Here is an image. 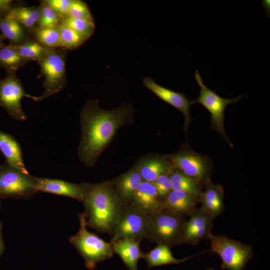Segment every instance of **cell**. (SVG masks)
<instances>
[{"label":"cell","mask_w":270,"mask_h":270,"mask_svg":"<svg viewBox=\"0 0 270 270\" xmlns=\"http://www.w3.org/2000/svg\"><path fill=\"white\" fill-rule=\"evenodd\" d=\"M142 82L144 87L152 92L160 100L182 113L184 117V128L187 135L189 124L192 121V118L190 114L192 101L189 100L184 94L176 92L159 85L151 78L145 77Z\"/></svg>","instance_id":"13"},{"label":"cell","mask_w":270,"mask_h":270,"mask_svg":"<svg viewBox=\"0 0 270 270\" xmlns=\"http://www.w3.org/2000/svg\"><path fill=\"white\" fill-rule=\"evenodd\" d=\"M206 270H214L212 268H208V269H207Z\"/></svg>","instance_id":"39"},{"label":"cell","mask_w":270,"mask_h":270,"mask_svg":"<svg viewBox=\"0 0 270 270\" xmlns=\"http://www.w3.org/2000/svg\"><path fill=\"white\" fill-rule=\"evenodd\" d=\"M147 214L132 208L124 206L114 228L111 244L122 240H132L141 242L146 238Z\"/></svg>","instance_id":"11"},{"label":"cell","mask_w":270,"mask_h":270,"mask_svg":"<svg viewBox=\"0 0 270 270\" xmlns=\"http://www.w3.org/2000/svg\"><path fill=\"white\" fill-rule=\"evenodd\" d=\"M38 8L40 17L38 27L54 28L61 24L62 17L52 8L41 2Z\"/></svg>","instance_id":"31"},{"label":"cell","mask_w":270,"mask_h":270,"mask_svg":"<svg viewBox=\"0 0 270 270\" xmlns=\"http://www.w3.org/2000/svg\"><path fill=\"white\" fill-rule=\"evenodd\" d=\"M184 224L180 244L196 246L203 239H208L212 232L213 218L201 206L197 208Z\"/></svg>","instance_id":"12"},{"label":"cell","mask_w":270,"mask_h":270,"mask_svg":"<svg viewBox=\"0 0 270 270\" xmlns=\"http://www.w3.org/2000/svg\"><path fill=\"white\" fill-rule=\"evenodd\" d=\"M28 62L22 58L12 46L4 45L0 48V68L4 69L7 74H16Z\"/></svg>","instance_id":"26"},{"label":"cell","mask_w":270,"mask_h":270,"mask_svg":"<svg viewBox=\"0 0 270 270\" xmlns=\"http://www.w3.org/2000/svg\"><path fill=\"white\" fill-rule=\"evenodd\" d=\"M78 218L79 230L70 237V242L84 259L85 266L94 270L98 262L113 256L112 246L88 230L87 214L85 212L80 214Z\"/></svg>","instance_id":"3"},{"label":"cell","mask_w":270,"mask_h":270,"mask_svg":"<svg viewBox=\"0 0 270 270\" xmlns=\"http://www.w3.org/2000/svg\"><path fill=\"white\" fill-rule=\"evenodd\" d=\"M58 28L60 34V47L66 50L76 49L87 40L76 32L62 23Z\"/></svg>","instance_id":"28"},{"label":"cell","mask_w":270,"mask_h":270,"mask_svg":"<svg viewBox=\"0 0 270 270\" xmlns=\"http://www.w3.org/2000/svg\"><path fill=\"white\" fill-rule=\"evenodd\" d=\"M140 244L138 241L126 240L118 241L112 246L114 252L119 255L129 270H138V262L143 254Z\"/></svg>","instance_id":"21"},{"label":"cell","mask_w":270,"mask_h":270,"mask_svg":"<svg viewBox=\"0 0 270 270\" xmlns=\"http://www.w3.org/2000/svg\"><path fill=\"white\" fill-rule=\"evenodd\" d=\"M2 224L0 222V240H2Z\"/></svg>","instance_id":"38"},{"label":"cell","mask_w":270,"mask_h":270,"mask_svg":"<svg viewBox=\"0 0 270 270\" xmlns=\"http://www.w3.org/2000/svg\"><path fill=\"white\" fill-rule=\"evenodd\" d=\"M8 16L20 23L29 34H32L38 26L40 11L38 6L14 4Z\"/></svg>","instance_id":"23"},{"label":"cell","mask_w":270,"mask_h":270,"mask_svg":"<svg viewBox=\"0 0 270 270\" xmlns=\"http://www.w3.org/2000/svg\"><path fill=\"white\" fill-rule=\"evenodd\" d=\"M4 246L2 240H0V256L4 250Z\"/></svg>","instance_id":"36"},{"label":"cell","mask_w":270,"mask_h":270,"mask_svg":"<svg viewBox=\"0 0 270 270\" xmlns=\"http://www.w3.org/2000/svg\"><path fill=\"white\" fill-rule=\"evenodd\" d=\"M36 188L39 192L69 196L81 201L82 188L80 184L62 180L35 177Z\"/></svg>","instance_id":"18"},{"label":"cell","mask_w":270,"mask_h":270,"mask_svg":"<svg viewBox=\"0 0 270 270\" xmlns=\"http://www.w3.org/2000/svg\"><path fill=\"white\" fill-rule=\"evenodd\" d=\"M66 50L50 48L38 61L44 92L41 100L60 92L66 84Z\"/></svg>","instance_id":"5"},{"label":"cell","mask_w":270,"mask_h":270,"mask_svg":"<svg viewBox=\"0 0 270 270\" xmlns=\"http://www.w3.org/2000/svg\"><path fill=\"white\" fill-rule=\"evenodd\" d=\"M82 202L87 214L86 226L98 232L112 236L124 205L110 181L82 182Z\"/></svg>","instance_id":"2"},{"label":"cell","mask_w":270,"mask_h":270,"mask_svg":"<svg viewBox=\"0 0 270 270\" xmlns=\"http://www.w3.org/2000/svg\"><path fill=\"white\" fill-rule=\"evenodd\" d=\"M192 256L182 259L174 258L170 248L164 244H157V246L148 253L142 254V258L147 262L148 268L170 264H180L198 255Z\"/></svg>","instance_id":"22"},{"label":"cell","mask_w":270,"mask_h":270,"mask_svg":"<svg viewBox=\"0 0 270 270\" xmlns=\"http://www.w3.org/2000/svg\"><path fill=\"white\" fill-rule=\"evenodd\" d=\"M66 16L74 18L94 20L88 5L80 0H71Z\"/></svg>","instance_id":"32"},{"label":"cell","mask_w":270,"mask_h":270,"mask_svg":"<svg viewBox=\"0 0 270 270\" xmlns=\"http://www.w3.org/2000/svg\"><path fill=\"white\" fill-rule=\"evenodd\" d=\"M143 181L135 166L113 178L110 182L124 206L129 205L138 188Z\"/></svg>","instance_id":"17"},{"label":"cell","mask_w":270,"mask_h":270,"mask_svg":"<svg viewBox=\"0 0 270 270\" xmlns=\"http://www.w3.org/2000/svg\"><path fill=\"white\" fill-rule=\"evenodd\" d=\"M12 46L22 58L29 62L38 61L50 49L30 38L18 45Z\"/></svg>","instance_id":"27"},{"label":"cell","mask_w":270,"mask_h":270,"mask_svg":"<svg viewBox=\"0 0 270 270\" xmlns=\"http://www.w3.org/2000/svg\"><path fill=\"white\" fill-rule=\"evenodd\" d=\"M12 0H0V16L6 17L10 12L13 5Z\"/></svg>","instance_id":"35"},{"label":"cell","mask_w":270,"mask_h":270,"mask_svg":"<svg viewBox=\"0 0 270 270\" xmlns=\"http://www.w3.org/2000/svg\"><path fill=\"white\" fill-rule=\"evenodd\" d=\"M38 192L35 176L6 164L0 166V198L26 199Z\"/></svg>","instance_id":"9"},{"label":"cell","mask_w":270,"mask_h":270,"mask_svg":"<svg viewBox=\"0 0 270 270\" xmlns=\"http://www.w3.org/2000/svg\"><path fill=\"white\" fill-rule=\"evenodd\" d=\"M170 178L172 183V190L184 191L200 196L204 190V186L180 170L174 168Z\"/></svg>","instance_id":"25"},{"label":"cell","mask_w":270,"mask_h":270,"mask_svg":"<svg viewBox=\"0 0 270 270\" xmlns=\"http://www.w3.org/2000/svg\"><path fill=\"white\" fill-rule=\"evenodd\" d=\"M194 77L200 86V90L198 98L192 101V104H200L210 112V128L218 132L228 143L229 146L233 148L234 145L230 140L224 130V111L228 104L238 102L244 96L240 94L232 98H222L204 84L199 72L196 70H194Z\"/></svg>","instance_id":"8"},{"label":"cell","mask_w":270,"mask_h":270,"mask_svg":"<svg viewBox=\"0 0 270 270\" xmlns=\"http://www.w3.org/2000/svg\"><path fill=\"white\" fill-rule=\"evenodd\" d=\"M143 181L153 183L160 176L170 174L174 167L164 155L149 154L140 158L134 164Z\"/></svg>","instance_id":"15"},{"label":"cell","mask_w":270,"mask_h":270,"mask_svg":"<svg viewBox=\"0 0 270 270\" xmlns=\"http://www.w3.org/2000/svg\"><path fill=\"white\" fill-rule=\"evenodd\" d=\"M0 150L6 162L26 174H30L24 164L20 146L10 134L0 130Z\"/></svg>","instance_id":"20"},{"label":"cell","mask_w":270,"mask_h":270,"mask_svg":"<svg viewBox=\"0 0 270 270\" xmlns=\"http://www.w3.org/2000/svg\"><path fill=\"white\" fill-rule=\"evenodd\" d=\"M164 156L174 168L202 184L210 178L214 168L212 160L194 151L188 144H182L177 152Z\"/></svg>","instance_id":"7"},{"label":"cell","mask_w":270,"mask_h":270,"mask_svg":"<svg viewBox=\"0 0 270 270\" xmlns=\"http://www.w3.org/2000/svg\"><path fill=\"white\" fill-rule=\"evenodd\" d=\"M146 238L170 248L180 244L186 217L165 211L147 214Z\"/></svg>","instance_id":"4"},{"label":"cell","mask_w":270,"mask_h":270,"mask_svg":"<svg viewBox=\"0 0 270 270\" xmlns=\"http://www.w3.org/2000/svg\"><path fill=\"white\" fill-rule=\"evenodd\" d=\"M35 40L50 48L60 47V34L58 28L37 27L32 33Z\"/></svg>","instance_id":"29"},{"label":"cell","mask_w":270,"mask_h":270,"mask_svg":"<svg viewBox=\"0 0 270 270\" xmlns=\"http://www.w3.org/2000/svg\"><path fill=\"white\" fill-rule=\"evenodd\" d=\"M134 114L132 105L127 102L106 110L100 107L98 100H88L80 114L82 134L78 155L80 162L94 166L119 128L134 122Z\"/></svg>","instance_id":"1"},{"label":"cell","mask_w":270,"mask_h":270,"mask_svg":"<svg viewBox=\"0 0 270 270\" xmlns=\"http://www.w3.org/2000/svg\"><path fill=\"white\" fill-rule=\"evenodd\" d=\"M0 30L10 42V45H18L29 39L28 32L16 20L10 16H0Z\"/></svg>","instance_id":"24"},{"label":"cell","mask_w":270,"mask_h":270,"mask_svg":"<svg viewBox=\"0 0 270 270\" xmlns=\"http://www.w3.org/2000/svg\"><path fill=\"white\" fill-rule=\"evenodd\" d=\"M204 189L199 196L201 207L213 218L220 216L224 210V190L219 184H214L210 178L204 184Z\"/></svg>","instance_id":"19"},{"label":"cell","mask_w":270,"mask_h":270,"mask_svg":"<svg viewBox=\"0 0 270 270\" xmlns=\"http://www.w3.org/2000/svg\"><path fill=\"white\" fill-rule=\"evenodd\" d=\"M61 23L74 30L86 40L92 35L95 30L94 20L66 16L62 20Z\"/></svg>","instance_id":"30"},{"label":"cell","mask_w":270,"mask_h":270,"mask_svg":"<svg viewBox=\"0 0 270 270\" xmlns=\"http://www.w3.org/2000/svg\"><path fill=\"white\" fill-rule=\"evenodd\" d=\"M161 200L152 182L142 181L129 204L136 210L148 214L160 211Z\"/></svg>","instance_id":"16"},{"label":"cell","mask_w":270,"mask_h":270,"mask_svg":"<svg viewBox=\"0 0 270 270\" xmlns=\"http://www.w3.org/2000/svg\"><path fill=\"white\" fill-rule=\"evenodd\" d=\"M70 2L71 0H44L41 3L52 8L62 20L67 16Z\"/></svg>","instance_id":"34"},{"label":"cell","mask_w":270,"mask_h":270,"mask_svg":"<svg viewBox=\"0 0 270 270\" xmlns=\"http://www.w3.org/2000/svg\"><path fill=\"white\" fill-rule=\"evenodd\" d=\"M6 39L5 37L2 34H0V48L4 45V42Z\"/></svg>","instance_id":"37"},{"label":"cell","mask_w":270,"mask_h":270,"mask_svg":"<svg viewBox=\"0 0 270 270\" xmlns=\"http://www.w3.org/2000/svg\"><path fill=\"white\" fill-rule=\"evenodd\" d=\"M210 242V250L217 254L222 260L220 268L226 270H243L253 256L252 247L232 239L225 235L208 236Z\"/></svg>","instance_id":"6"},{"label":"cell","mask_w":270,"mask_h":270,"mask_svg":"<svg viewBox=\"0 0 270 270\" xmlns=\"http://www.w3.org/2000/svg\"><path fill=\"white\" fill-rule=\"evenodd\" d=\"M199 197L178 190H172L161 200L160 210L184 216H190L197 209Z\"/></svg>","instance_id":"14"},{"label":"cell","mask_w":270,"mask_h":270,"mask_svg":"<svg viewBox=\"0 0 270 270\" xmlns=\"http://www.w3.org/2000/svg\"><path fill=\"white\" fill-rule=\"evenodd\" d=\"M24 97L36 102L41 100L40 96H31L25 92L16 74H7L4 78L0 80V106L17 120L24 121L27 118L21 104Z\"/></svg>","instance_id":"10"},{"label":"cell","mask_w":270,"mask_h":270,"mask_svg":"<svg viewBox=\"0 0 270 270\" xmlns=\"http://www.w3.org/2000/svg\"><path fill=\"white\" fill-rule=\"evenodd\" d=\"M170 173L160 176L152 183L156 188L158 196L161 200H163L172 190V183L170 178Z\"/></svg>","instance_id":"33"}]
</instances>
